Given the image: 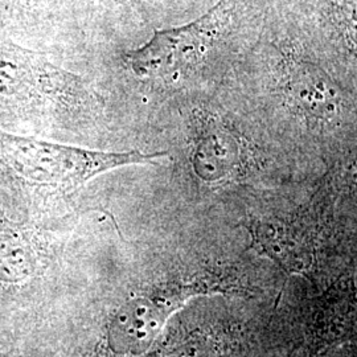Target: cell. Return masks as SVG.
Segmentation results:
<instances>
[{
  "label": "cell",
  "instance_id": "obj_1",
  "mask_svg": "<svg viewBox=\"0 0 357 357\" xmlns=\"http://www.w3.org/2000/svg\"><path fill=\"white\" fill-rule=\"evenodd\" d=\"M165 153H105L0 131V162L17 176L47 185L73 187L121 167L155 163Z\"/></svg>",
  "mask_w": 357,
  "mask_h": 357
},
{
  "label": "cell",
  "instance_id": "obj_2",
  "mask_svg": "<svg viewBox=\"0 0 357 357\" xmlns=\"http://www.w3.org/2000/svg\"><path fill=\"white\" fill-rule=\"evenodd\" d=\"M237 284L231 277L209 271L137 296L115 312L109 330V344L118 354H142L153 344L169 315L192 296L237 291Z\"/></svg>",
  "mask_w": 357,
  "mask_h": 357
},
{
  "label": "cell",
  "instance_id": "obj_3",
  "mask_svg": "<svg viewBox=\"0 0 357 357\" xmlns=\"http://www.w3.org/2000/svg\"><path fill=\"white\" fill-rule=\"evenodd\" d=\"M303 333L310 356L357 344V277H340L308 301Z\"/></svg>",
  "mask_w": 357,
  "mask_h": 357
},
{
  "label": "cell",
  "instance_id": "obj_4",
  "mask_svg": "<svg viewBox=\"0 0 357 357\" xmlns=\"http://www.w3.org/2000/svg\"><path fill=\"white\" fill-rule=\"evenodd\" d=\"M253 248L280 268L318 284V236L303 217L268 216L248 224Z\"/></svg>",
  "mask_w": 357,
  "mask_h": 357
},
{
  "label": "cell",
  "instance_id": "obj_5",
  "mask_svg": "<svg viewBox=\"0 0 357 357\" xmlns=\"http://www.w3.org/2000/svg\"><path fill=\"white\" fill-rule=\"evenodd\" d=\"M57 76L36 53L0 41V105L24 102L48 89Z\"/></svg>",
  "mask_w": 357,
  "mask_h": 357
},
{
  "label": "cell",
  "instance_id": "obj_6",
  "mask_svg": "<svg viewBox=\"0 0 357 357\" xmlns=\"http://www.w3.org/2000/svg\"><path fill=\"white\" fill-rule=\"evenodd\" d=\"M290 96L307 114L328 119L339 109V94L336 88L315 68L299 65L294 68L289 78Z\"/></svg>",
  "mask_w": 357,
  "mask_h": 357
},
{
  "label": "cell",
  "instance_id": "obj_7",
  "mask_svg": "<svg viewBox=\"0 0 357 357\" xmlns=\"http://www.w3.org/2000/svg\"><path fill=\"white\" fill-rule=\"evenodd\" d=\"M237 149L229 135L220 128L205 130L195 150V166L205 180H220L236 163Z\"/></svg>",
  "mask_w": 357,
  "mask_h": 357
},
{
  "label": "cell",
  "instance_id": "obj_8",
  "mask_svg": "<svg viewBox=\"0 0 357 357\" xmlns=\"http://www.w3.org/2000/svg\"><path fill=\"white\" fill-rule=\"evenodd\" d=\"M162 0H85L86 7L105 17H128L134 13H146Z\"/></svg>",
  "mask_w": 357,
  "mask_h": 357
},
{
  "label": "cell",
  "instance_id": "obj_9",
  "mask_svg": "<svg viewBox=\"0 0 357 357\" xmlns=\"http://www.w3.org/2000/svg\"><path fill=\"white\" fill-rule=\"evenodd\" d=\"M217 355L216 340L204 333H193L178 344L172 345V348L167 351V355L163 354L159 357H216Z\"/></svg>",
  "mask_w": 357,
  "mask_h": 357
},
{
  "label": "cell",
  "instance_id": "obj_10",
  "mask_svg": "<svg viewBox=\"0 0 357 357\" xmlns=\"http://www.w3.org/2000/svg\"><path fill=\"white\" fill-rule=\"evenodd\" d=\"M354 348H351V356L349 357H357V344L352 345Z\"/></svg>",
  "mask_w": 357,
  "mask_h": 357
}]
</instances>
